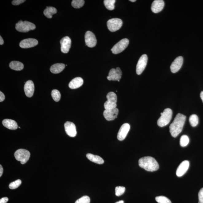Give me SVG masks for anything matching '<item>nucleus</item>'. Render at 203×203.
<instances>
[{
	"mask_svg": "<svg viewBox=\"0 0 203 203\" xmlns=\"http://www.w3.org/2000/svg\"><path fill=\"white\" fill-rule=\"evenodd\" d=\"M185 115L181 113L178 114L174 121L169 127L171 135L173 137H177L181 133L186 120Z\"/></svg>",
	"mask_w": 203,
	"mask_h": 203,
	"instance_id": "f257e3e1",
	"label": "nucleus"
},
{
	"mask_svg": "<svg viewBox=\"0 0 203 203\" xmlns=\"http://www.w3.org/2000/svg\"><path fill=\"white\" fill-rule=\"evenodd\" d=\"M139 166L148 172H154L159 168V166L157 161L154 158L145 157L139 159Z\"/></svg>",
	"mask_w": 203,
	"mask_h": 203,
	"instance_id": "f03ea898",
	"label": "nucleus"
},
{
	"mask_svg": "<svg viewBox=\"0 0 203 203\" xmlns=\"http://www.w3.org/2000/svg\"><path fill=\"white\" fill-rule=\"evenodd\" d=\"M173 112L170 108H166L164 110L163 112L161 113V116L157 121L158 126L163 127L170 123L172 118Z\"/></svg>",
	"mask_w": 203,
	"mask_h": 203,
	"instance_id": "7ed1b4c3",
	"label": "nucleus"
},
{
	"mask_svg": "<svg viewBox=\"0 0 203 203\" xmlns=\"http://www.w3.org/2000/svg\"><path fill=\"white\" fill-rule=\"evenodd\" d=\"M36 28V25L34 24L26 21H20L16 25V29L20 32L27 33Z\"/></svg>",
	"mask_w": 203,
	"mask_h": 203,
	"instance_id": "20e7f679",
	"label": "nucleus"
},
{
	"mask_svg": "<svg viewBox=\"0 0 203 203\" xmlns=\"http://www.w3.org/2000/svg\"><path fill=\"white\" fill-rule=\"evenodd\" d=\"M107 100L104 104L105 110H111L116 108L117 96L113 92H110L107 95Z\"/></svg>",
	"mask_w": 203,
	"mask_h": 203,
	"instance_id": "39448f33",
	"label": "nucleus"
},
{
	"mask_svg": "<svg viewBox=\"0 0 203 203\" xmlns=\"http://www.w3.org/2000/svg\"><path fill=\"white\" fill-rule=\"evenodd\" d=\"M14 157L16 160L24 164L29 160L30 153L29 151L25 149H19L14 153Z\"/></svg>",
	"mask_w": 203,
	"mask_h": 203,
	"instance_id": "423d86ee",
	"label": "nucleus"
},
{
	"mask_svg": "<svg viewBox=\"0 0 203 203\" xmlns=\"http://www.w3.org/2000/svg\"><path fill=\"white\" fill-rule=\"evenodd\" d=\"M129 44L127 38H124L115 44L111 49L112 53L117 54L123 52Z\"/></svg>",
	"mask_w": 203,
	"mask_h": 203,
	"instance_id": "0eeeda50",
	"label": "nucleus"
},
{
	"mask_svg": "<svg viewBox=\"0 0 203 203\" xmlns=\"http://www.w3.org/2000/svg\"><path fill=\"white\" fill-rule=\"evenodd\" d=\"M123 21L118 18H113L109 20L107 22V27L111 32L118 31L122 27Z\"/></svg>",
	"mask_w": 203,
	"mask_h": 203,
	"instance_id": "6e6552de",
	"label": "nucleus"
},
{
	"mask_svg": "<svg viewBox=\"0 0 203 203\" xmlns=\"http://www.w3.org/2000/svg\"><path fill=\"white\" fill-rule=\"evenodd\" d=\"M148 58L146 55L144 54L140 57L137 64L136 73L137 75H140L145 69L147 64Z\"/></svg>",
	"mask_w": 203,
	"mask_h": 203,
	"instance_id": "1a4fd4ad",
	"label": "nucleus"
},
{
	"mask_svg": "<svg viewBox=\"0 0 203 203\" xmlns=\"http://www.w3.org/2000/svg\"><path fill=\"white\" fill-rule=\"evenodd\" d=\"M122 76V72L119 68H112L109 72L108 76L107 77L109 80L120 81Z\"/></svg>",
	"mask_w": 203,
	"mask_h": 203,
	"instance_id": "9d476101",
	"label": "nucleus"
},
{
	"mask_svg": "<svg viewBox=\"0 0 203 203\" xmlns=\"http://www.w3.org/2000/svg\"><path fill=\"white\" fill-rule=\"evenodd\" d=\"M85 43L89 48H93L97 43V40L95 35L91 31H88L85 33Z\"/></svg>",
	"mask_w": 203,
	"mask_h": 203,
	"instance_id": "9b49d317",
	"label": "nucleus"
},
{
	"mask_svg": "<svg viewBox=\"0 0 203 203\" xmlns=\"http://www.w3.org/2000/svg\"><path fill=\"white\" fill-rule=\"evenodd\" d=\"M65 131L69 136L74 137L77 134L76 126L73 122H67L64 124Z\"/></svg>",
	"mask_w": 203,
	"mask_h": 203,
	"instance_id": "f8f14e48",
	"label": "nucleus"
},
{
	"mask_svg": "<svg viewBox=\"0 0 203 203\" xmlns=\"http://www.w3.org/2000/svg\"><path fill=\"white\" fill-rule=\"evenodd\" d=\"M130 128V125L128 123H124L122 126L117 136V139L119 140H123L126 138Z\"/></svg>",
	"mask_w": 203,
	"mask_h": 203,
	"instance_id": "ddd939ff",
	"label": "nucleus"
},
{
	"mask_svg": "<svg viewBox=\"0 0 203 203\" xmlns=\"http://www.w3.org/2000/svg\"><path fill=\"white\" fill-rule=\"evenodd\" d=\"M60 43L61 45V49L62 53H68L71 48V40L70 38L68 36L64 37L62 38Z\"/></svg>",
	"mask_w": 203,
	"mask_h": 203,
	"instance_id": "4468645a",
	"label": "nucleus"
},
{
	"mask_svg": "<svg viewBox=\"0 0 203 203\" xmlns=\"http://www.w3.org/2000/svg\"><path fill=\"white\" fill-rule=\"evenodd\" d=\"M118 113V109L115 108L111 110H105L103 112V115L107 120L112 121L117 118Z\"/></svg>",
	"mask_w": 203,
	"mask_h": 203,
	"instance_id": "2eb2a0df",
	"label": "nucleus"
},
{
	"mask_svg": "<svg viewBox=\"0 0 203 203\" xmlns=\"http://www.w3.org/2000/svg\"><path fill=\"white\" fill-rule=\"evenodd\" d=\"M183 63V58L182 56L178 57L174 60L170 66V70L173 73L177 72L181 69Z\"/></svg>",
	"mask_w": 203,
	"mask_h": 203,
	"instance_id": "dca6fc26",
	"label": "nucleus"
},
{
	"mask_svg": "<svg viewBox=\"0 0 203 203\" xmlns=\"http://www.w3.org/2000/svg\"><path fill=\"white\" fill-rule=\"evenodd\" d=\"M38 44V41L34 38H29L22 40L19 46L22 48H29L33 47Z\"/></svg>",
	"mask_w": 203,
	"mask_h": 203,
	"instance_id": "f3484780",
	"label": "nucleus"
},
{
	"mask_svg": "<svg viewBox=\"0 0 203 203\" xmlns=\"http://www.w3.org/2000/svg\"><path fill=\"white\" fill-rule=\"evenodd\" d=\"M189 163L188 161L185 160L182 162L178 167L176 174L178 177H181L186 173L188 170Z\"/></svg>",
	"mask_w": 203,
	"mask_h": 203,
	"instance_id": "a211bd4d",
	"label": "nucleus"
},
{
	"mask_svg": "<svg viewBox=\"0 0 203 203\" xmlns=\"http://www.w3.org/2000/svg\"><path fill=\"white\" fill-rule=\"evenodd\" d=\"M25 94L28 98H31L34 93L35 87L34 84L31 80H28L25 84L24 85Z\"/></svg>",
	"mask_w": 203,
	"mask_h": 203,
	"instance_id": "6ab92c4d",
	"label": "nucleus"
},
{
	"mask_svg": "<svg viewBox=\"0 0 203 203\" xmlns=\"http://www.w3.org/2000/svg\"><path fill=\"white\" fill-rule=\"evenodd\" d=\"M164 6V2L162 0H155L152 3L151 10L153 12L157 13L160 12L163 10Z\"/></svg>",
	"mask_w": 203,
	"mask_h": 203,
	"instance_id": "aec40b11",
	"label": "nucleus"
},
{
	"mask_svg": "<svg viewBox=\"0 0 203 203\" xmlns=\"http://www.w3.org/2000/svg\"><path fill=\"white\" fill-rule=\"evenodd\" d=\"M3 125L10 130H16L18 128V125L15 121L10 119H6L3 120Z\"/></svg>",
	"mask_w": 203,
	"mask_h": 203,
	"instance_id": "412c9836",
	"label": "nucleus"
},
{
	"mask_svg": "<svg viewBox=\"0 0 203 203\" xmlns=\"http://www.w3.org/2000/svg\"><path fill=\"white\" fill-rule=\"evenodd\" d=\"M83 83V79L80 77H76L70 82L68 86L71 89H76L81 87Z\"/></svg>",
	"mask_w": 203,
	"mask_h": 203,
	"instance_id": "4be33fe9",
	"label": "nucleus"
},
{
	"mask_svg": "<svg viewBox=\"0 0 203 203\" xmlns=\"http://www.w3.org/2000/svg\"><path fill=\"white\" fill-rule=\"evenodd\" d=\"M65 65L63 63H57L52 65L50 70L52 73L58 74L61 72L64 69Z\"/></svg>",
	"mask_w": 203,
	"mask_h": 203,
	"instance_id": "5701e85b",
	"label": "nucleus"
},
{
	"mask_svg": "<svg viewBox=\"0 0 203 203\" xmlns=\"http://www.w3.org/2000/svg\"><path fill=\"white\" fill-rule=\"evenodd\" d=\"M86 157L89 160L95 163L99 164H103L104 163L103 159L98 155L88 154H87Z\"/></svg>",
	"mask_w": 203,
	"mask_h": 203,
	"instance_id": "b1692460",
	"label": "nucleus"
},
{
	"mask_svg": "<svg viewBox=\"0 0 203 203\" xmlns=\"http://www.w3.org/2000/svg\"><path fill=\"white\" fill-rule=\"evenodd\" d=\"M9 66L11 69L16 70V71H21L24 68V65L21 62L18 61H13L10 64Z\"/></svg>",
	"mask_w": 203,
	"mask_h": 203,
	"instance_id": "393cba45",
	"label": "nucleus"
},
{
	"mask_svg": "<svg viewBox=\"0 0 203 203\" xmlns=\"http://www.w3.org/2000/svg\"><path fill=\"white\" fill-rule=\"evenodd\" d=\"M57 13V10L56 8L51 6L47 7L43 12L45 16L49 18H52L53 15L56 14Z\"/></svg>",
	"mask_w": 203,
	"mask_h": 203,
	"instance_id": "a878e982",
	"label": "nucleus"
},
{
	"mask_svg": "<svg viewBox=\"0 0 203 203\" xmlns=\"http://www.w3.org/2000/svg\"><path fill=\"white\" fill-rule=\"evenodd\" d=\"M115 0H105L104 4L107 9L111 11L115 9Z\"/></svg>",
	"mask_w": 203,
	"mask_h": 203,
	"instance_id": "bb28decb",
	"label": "nucleus"
},
{
	"mask_svg": "<svg viewBox=\"0 0 203 203\" xmlns=\"http://www.w3.org/2000/svg\"><path fill=\"white\" fill-rule=\"evenodd\" d=\"M189 122L193 127H195L199 123V118L197 115H193L189 117Z\"/></svg>",
	"mask_w": 203,
	"mask_h": 203,
	"instance_id": "cd10ccee",
	"label": "nucleus"
},
{
	"mask_svg": "<svg viewBox=\"0 0 203 203\" xmlns=\"http://www.w3.org/2000/svg\"><path fill=\"white\" fill-rule=\"evenodd\" d=\"M84 0H73L72 2V6L75 8H80L83 7L84 4Z\"/></svg>",
	"mask_w": 203,
	"mask_h": 203,
	"instance_id": "c85d7f7f",
	"label": "nucleus"
},
{
	"mask_svg": "<svg viewBox=\"0 0 203 203\" xmlns=\"http://www.w3.org/2000/svg\"><path fill=\"white\" fill-rule=\"evenodd\" d=\"M52 98L55 102H58L60 101L61 99V95L60 92L58 90L55 89L53 90L51 92Z\"/></svg>",
	"mask_w": 203,
	"mask_h": 203,
	"instance_id": "c756f323",
	"label": "nucleus"
},
{
	"mask_svg": "<svg viewBox=\"0 0 203 203\" xmlns=\"http://www.w3.org/2000/svg\"><path fill=\"white\" fill-rule=\"evenodd\" d=\"M189 142V139L187 135H183L180 139V145L181 146L184 147L188 145Z\"/></svg>",
	"mask_w": 203,
	"mask_h": 203,
	"instance_id": "7c9ffc66",
	"label": "nucleus"
},
{
	"mask_svg": "<svg viewBox=\"0 0 203 203\" xmlns=\"http://www.w3.org/2000/svg\"><path fill=\"white\" fill-rule=\"evenodd\" d=\"M156 201L158 203H172L170 199L164 196H159L156 197Z\"/></svg>",
	"mask_w": 203,
	"mask_h": 203,
	"instance_id": "2f4dec72",
	"label": "nucleus"
},
{
	"mask_svg": "<svg viewBox=\"0 0 203 203\" xmlns=\"http://www.w3.org/2000/svg\"><path fill=\"white\" fill-rule=\"evenodd\" d=\"M21 181L20 179H18L15 182H12L10 184L9 187L11 189H15L18 188L21 185Z\"/></svg>",
	"mask_w": 203,
	"mask_h": 203,
	"instance_id": "473e14b6",
	"label": "nucleus"
},
{
	"mask_svg": "<svg viewBox=\"0 0 203 203\" xmlns=\"http://www.w3.org/2000/svg\"><path fill=\"white\" fill-rule=\"evenodd\" d=\"M125 191V188L122 186H118L115 187V194L117 196H121Z\"/></svg>",
	"mask_w": 203,
	"mask_h": 203,
	"instance_id": "72a5a7b5",
	"label": "nucleus"
},
{
	"mask_svg": "<svg viewBox=\"0 0 203 203\" xmlns=\"http://www.w3.org/2000/svg\"><path fill=\"white\" fill-rule=\"evenodd\" d=\"M90 198L87 196H83L77 200L75 203H90Z\"/></svg>",
	"mask_w": 203,
	"mask_h": 203,
	"instance_id": "f704fd0d",
	"label": "nucleus"
},
{
	"mask_svg": "<svg viewBox=\"0 0 203 203\" xmlns=\"http://www.w3.org/2000/svg\"><path fill=\"white\" fill-rule=\"evenodd\" d=\"M199 203H203V188L200 190L198 194Z\"/></svg>",
	"mask_w": 203,
	"mask_h": 203,
	"instance_id": "c9c22d12",
	"label": "nucleus"
},
{
	"mask_svg": "<svg viewBox=\"0 0 203 203\" xmlns=\"http://www.w3.org/2000/svg\"><path fill=\"white\" fill-rule=\"evenodd\" d=\"M25 1V0H14L12 2V4L14 6H18V5L22 4Z\"/></svg>",
	"mask_w": 203,
	"mask_h": 203,
	"instance_id": "e433bc0d",
	"label": "nucleus"
},
{
	"mask_svg": "<svg viewBox=\"0 0 203 203\" xmlns=\"http://www.w3.org/2000/svg\"><path fill=\"white\" fill-rule=\"evenodd\" d=\"M5 100V96L2 92H0V102L4 101Z\"/></svg>",
	"mask_w": 203,
	"mask_h": 203,
	"instance_id": "4c0bfd02",
	"label": "nucleus"
},
{
	"mask_svg": "<svg viewBox=\"0 0 203 203\" xmlns=\"http://www.w3.org/2000/svg\"><path fill=\"white\" fill-rule=\"evenodd\" d=\"M8 198L7 197H4L0 199V203H6L8 202Z\"/></svg>",
	"mask_w": 203,
	"mask_h": 203,
	"instance_id": "58836bf2",
	"label": "nucleus"
},
{
	"mask_svg": "<svg viewBox=\"0 0 203 203\" xmlns=\"http://www.w3.org/2000/svg\"><path fill=\"white\" fill-rule=\"evenodd\" d=\"M3 171H4V170H3V167L1 165H0V177H1V176H2Z\"/></svg>",
	"mask_w": 203,
	"mask_h": 203,
	"instance_id": "ea45409f",
	"label": "nucleus"
},
{
	"mask_svg": "<svg viewBox=\"0 0 203 203\" xmlns=\"http://www.w3.org/2000/svg\"><path fill=\"white\" fill-rule=\"evenodd\" d=\"M4 43V41L2 37L0 36V45H3Z\"/></svg>",
	"mask_w": 203,
	"mask_h": 203,
	"instance_id": "a19ab883",
	"label": "nucleus"
},
{
	"mask_svg": "<svg viewBox=\"0 0 203 203\" xmlns=\"http://www.w3.org/2000/svg\"><path fill=\"white\" fill-rule=\"evenodd\" d=\"M200 96L201 100H202L203 102V91L201 92Z\"/></svg>",
	"mask_w": 203,
	"mask_h": 203,
	"instance_id": "79ce46f5",
	"label": "nucleus"
},
{
	"mask_svg": "<svg viewBox=\"0 0 203 203\" xmlns=\"http://www.w3.org/2000/svg\"><path fill=\"white\" fill-rule=\"evenodd\" d=\"M115 203H124V201H120Z\"/></svg>",
	"mask_w": 203,
	"mask_h": 203,
	"instance_id": "37998d69",
	"label": "nucleus"
},
{
	"mask_svg": "<svg viewBox=\"0 0 203 203\" xmlns=\"http://www.w3.org/2000/svg\"><path fill=\"white\" fill-rule=\"evenodd\" d=\"M130 1L132 2H135L136 1V0H130Z\"/></svg>",
	"mask_w": 203,
	"mask_h": 203,
	"instance_id": "c03bdc74",
	"label": "nucleus"
}]
</instances>
